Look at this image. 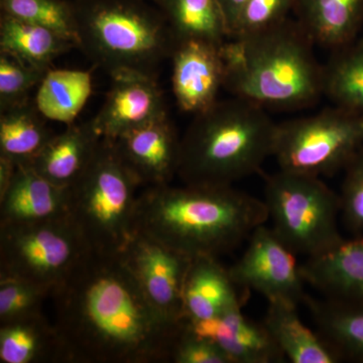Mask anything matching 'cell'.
I'll return each mask as SVG.
<instances>
[{
    "label": "cell",
    "mask_w": 363,
    "mask_h": 363,
    "mask_svg": "<svg viewBox=\"0 0 363 363\" xmlns=\"http://www.w3.org/2000/svg\"><path fill=\"white\" fill-rule=\"evenodd\" d=\"M51 297L62 362H169L181 323L154 309L119 253L88 252Z\"/></svg>",
    "instance_id": "6da1fadb"
},
{
    "label": "cell",
    "mask_w": 363,
    "mask_h": 363,
    "mask_svg": "<svg viewBox=\"0 0 363 363\" xmlns=\"http://www.w3.org/2000/svg\"><path fill=\"white\" fill-rule=\"evenodd\" d=\"M267 221L264 200L233 186L167 184L145 187L138 195L133 233L191 257H219L236 250Z\"/></svg>",
    "instance_id": "7a4b0ae2"
},
{
    "label": "cell",
    "mask_w": 363,
    "mask_h": 363,
    "mask_svg": "<svg viewBox=\"0 0 363 363\" xmlns=\"http://www.w3.org/2000/svg\"><path fill=\"white\" fill-rule=\"evenodd\" d=\"M300 23L231 38L221 47L224 87L234 96L277 109H298L324 94V68Z\"/></svg>",
    "instance_id": "3957f363"
},
{
    "label": "cell",
    "mask_w": 363,
    "mask_h": 363,
    "mask_svg": "<svg viewBox=\"0 0 363 363\" xmlns=\"http://www.w3.org/2000/svg\"><path fill=\"white\" fill-rule=\"evenodd\" d=\"M278 124L242 98L196 114L181 140L178 176L187 185L233 186L257 174L274 152Z\"/></svg>",
    "instance_id": "277c9868"
},
{
    "label": "cell",
    "mask_w": 363,
    "mask_h": 363,
    "mask_svg": "<svg viewBox=\"0 0 363 363\" xmlns=\"http://www.w3.org/2000/svg\"><path fill=\"white\" fill-rule=\"evenodd\" d=\"M77 18L79 48L111 76H156L176 44L166 18L130 0H97L77 11Z\"/></svg>",
    "instance_id": "5b68a950"
},
{
    "label": "cell",
    "mask_w": 363,
    "mask_h": 363,
    "mask_svg": "<svg viewBox=\"0 0 363 363\" xmlns=\"http://www.w3.org/2000/svg\"><path fill=\"white\" fill-rule=\"evenodd\" d=\"M140 186L114 143L102 140L89 167L68 188L67 216L90 252H121L133 233Z\"/></svg>",
    "instance_id": "8992f818"
},
{
    "label": "cell",
    "mask_w": 363,
    "mask_h": 363,
    "mask_svg": "<svg viewBox=\"0 0 363 363\" xmlns=\"http://www.w3.org/2000/svg\"><path fill=\"white\" fill-rule=\"evenodd\" d=\"M264 201L272 230L296 255L311 259L342 242L340 197L321 178L279 169L266 178Z\"/></svg>",
    "instance_id": "52a82bcc"
},
{
    "label": "cell",
    "mask_w": 363,
    "mask_h": 363,
    "mask_svg": "<svg viewBox=\"0 0 363 363\" xmlns=\"http://www.w3.org/2000/svg\"><path fill=\"white\" fill-rule=\"evenodd\" d=\"M363 145V116L342 107L278 124L274 152L279 169L318 177L346 168Z\"/></svg>",
    "instance_id": "ba28073f"
},
{
    "label": "cell",
    "mask_w": 363,
    "mask_h": 363,
    "mask_svg": "<svg viewBox=\"0 0 363 363\" xmlns=\"http://www.w3.org/2000/svg\"><path fill=\"white\" fill-rule=\"evenodd\" d=\"M89 252L68 216L0 226V277L26 279L51 292Z\"/></svg>",
    "instance_id": "9c48e42d"
},
{
    "label": "cell",
    "mask_w": 363,
    "mask_h": 363,
    "mask_svg": "<svg viewBox=\"0 0 363 363\" xmlns=\"http://www.w3.org/2000/svg\"><path fill=\"white\" fill-rule=\"evenodd\" d=\"M247 248L229 269L241 291H255L267 302L304 304L307 294L297 257L284 241L262 224L248 238Z\"/></svg>",
    "instance_id": "30bf717a"
},
{
    "label": "cell",
    "mask_w": 363,
    "mask_h": 363,
    "mask_svg": "<svg viewBox=\"0 0 363 363\" xmlns=\"http://www.w3.org/2000/svg\"><path fill=\"white\" fill-rule=\"evenodd\" d=\"M119 255L154 309L169 323L180 324L184 284L193 257L135 231Z\"/></svg>",
    "instance_id": "8fae6325"
},
{
    "label": "cell",
    "mask_w": 363,
    "mask_h": 363,
    "mask_svg": "<svg viewBox=\"0 0 363 363\" xmlns=\"http://www.w3.org/2000/svg\"><path fill=\"white\" fill-rule=\"evenodd\" d=\"M111 77V89L96 116L91 119L100 138L114 140L133 128L168 116L156 76L128 72Z\"/></svg>",
    "instance_id": "7c38bea8"
},
{
    "label": "cell",
    "mask_w": 363,
    "mask_h": 363,
    "mask_svg": "<svg viewBox=\"0 0 363 363\" xmlns=\"http://www.w3.org/2000/svg\"><path fill=\"white\" fill-rule=\"evenodd\" d=\"M221 47L207 40H176L172 87L182 111L196 116L218 101L225 78Z\"/></svg>",
    "instance_id": "4fadbf2b"
},
{
    "label": "cell",
    "mask_w": 363,
    "mask_h": 363,
    "mask_svg": "<svg viewBox=\"0 0 363 363\" xmlns=\"http://www.w3.org/2000/svg\"><path fill=\"white\" fill-rule=\"evenodd\" d=\"M111 142L142 186L167 185L178 175L181 140L168 116L133 128Z\"/></svg>",
    "instance_id": "5bb4252c"
},
{
    "label": "cell",
    "mask_w": 363,
    "mask_h": 363,
    "mask_svg": "<svg viewBox=\"0 0 363 363\" xmlns=\"http://www.w3.org/2000/svg\"><path fill=\"white\" fill-rule=\"evenodd\" d=\"M242 306H233L214 319L182 322L197 335L216 343L233 363L285 362V354L264 322L245 316Z\"/></svg>",
    "instance_id": "9a60e30c"
},
{
    "label": "cell",
    "mask_w": 363,
    "mask_h": 363,
    "mask_svg": "<svg viewBox=\"0 0 363 363\" xmlns=\"http://www.w3.org/2000/svg\"><path fill=\"white\" fill-rule=\"evenodd\" d=\"M67 208L68 188L45 180L30 164H21L6 192L0 197V226L63 218Z\"/></svg>",
    "instance_id": "2e32d148"
},
{
    "label": "cell",
    "mask_w": 363,
    "mask_h": 363,
    "mask_svg": "<svg viewBox=\"0 0 363 363\" xmlns=\"http://www.w3.org/2000/svg\"><path fill=\"white\" fill-rule=\"evenodd\" d=\"M248 293L236 286L218 257H193L184 284L183 320L214 319L233 306L245 304Z\"/></svg>",
    "instance_id": "e0dca14e"
},
{
    "label": "cell",
    "mask_w": 363,
    "mask_h": 363,
    "mask_svg": "<svg viewBox=\"0 0 363 363\" xmlns=\"http://www.w3.org/2000/svg\"><path fill=\"white\" fill-rule=\"evenodd\" d=\"M305 283L324 297L363 302V234L301 264Z\"/></svg>",
    "instance_id": "ac0fdd59"
},
{
    "label": "cell",
    "mask_w": 363,
    "mask_h": 363,
    "mask_svg": "<svg viewBox=\"0 0 363 363\" xmlns=\"http://www.w3.org/2000/svg\"><path fill=\"white\" fill-rule=\"evenodd\" d=\"M102 140L91 121H76L55 133L30 166L54 185L69 188L89 167Z\"/></svg>",
    "instance_id": "d6986e66"
},
{
    "label": "cell",
    "mask_w": 363,
    "mask_h": 363,
    "mask_svg": "<svg viewBox=\"0 0 363 363\" xmlns=\"http://www.w3.org/2000/svg\"><path fill=\"white\" fill-rule=\"evenodd\" d=\"M269 303L264 323L289 362L338 363L342 358L319 333L302 321L298 306L274 301Z\"/></svg>",
    "instance_id": "ffe728a7"
},
{
    "label": "cell",
    "mask_w": 363,
    "mask_h": 363,
    "mask_svg": "<svg viewBox=\"0 0 363 363\" xmlns=\"http://www.w3.org/2000/svg\"><path fill=\"white\" fill-rule=\"evenodd\" d=\"M298 23L314 44L338 50L357 37L363 0H296Z\"/></svg>",
    "instance_id": "44dd1931"
},
{
    "label": "cell",
    "mask_w": 363,
    "mask_h": 363,
    "mask_svg": "<svg viewBox=\"0 0 363 363\" xmlns=\"http://www.w3.org/2000/svg\"><path fill=\"white\" fill-rule=\"evenodd\" d=\"M304 304L317 331L342 360L363 363V302L307 295Z\"/></svg>",
    "instance_id": "7402d4cb"
},
{
    "label": "cell",
    "mask_w": 363,
    "mask_h": 363,
    "mask_svg": "<svg viewBox=\"0 0 363 363\" xmlns=\"http://www.w3.org/2000/svg\"><path fill=\"white\" fill-rule=\"evenodd\" d=\"M0 362H62L54 324L43 313L0 324Z\"/></svg>",
    "instance_id": "603a6c76"
},
{
    "label": "cell",
    "mask_w": 363,
    "mask_h": 363,
    "mask_svg": "<svg viewBox=\"0 0 363 363\" xmlns=\"http://www.w3.org/2000/svg\"><path fill=\"white\" fill-rule=\"evenodd\" d=\"M93 92L92 73L74 69H49L37 87L35 104L47 121H77Z\"/></svg>",
    "instance_id": "cb8c5ba5"
},
{
    "label": "cell",
    "mask_w": 363,
    "mask_h": 363,
    "mask_svg": "<svg viewBox=\"0 0 363 363\" xmlns=\"http://www.w3.org/2000/svg\"><path fill=\"white\" fill-rule=\"evenodd\" d=\"M55 135L35 101L0 111V157L30 164Z\"/></svg>",
    "instance_id": "d4e9b609"
},
{
    "label": "cell",
    "mask_w": 363,
    "mask_h": 363,
    "mask_svg": "<svg viewBox=\"0 0 363 363\" xmlns=\"http://www.w3.org/2000/svg\"><path fill=\"white\" fill-rule=\"evenodd\" d=\"M76 45L58 33L1 13L0 51L38 68L51 69L55 61Z\"/></svg>",
    "instance_id": "484cf974"
},
{
    "label": "cell",
    "mask_w": 363,
    "mask_h": 363,
    "mask_svg": "<svg viewBox=\"0 0 363 363\" xmlns=\"http://www.w3.org/2000/svg\"><path fill=\"white\" fill-rule=\"evenodd\" d=\"M176 40H201L223 45L229 38L217 0H160Z\"/></svg>",
    "instance_id": "4316f807"
},
{
    "label": "cell",
    "mask_w": 363,
    "mask_h": 363,
    "mask_svg": "<svg viewBox=\"0 0 363 363\" xmlns=\"http://www.w3.org/2000/svg\"><path fill=\"white\" fill-rule=\"evenodd\" d=\"M324 68V94L335 106L363 116V40L336 50Z\"/></svg>",
    "instance_id": "83f0119b"
},
{
    "label": "cell",
    "mask_w": 363,
    "mask_h": 363,
    "mask_svg": "<svg viewBox=\"0 0 363 363\" xmlns=\"http://www.w3.org/2000/svg\"><path fill=\"white\" fill-rule=\"evenodd\" d=\"M1 13L50 28L79 48L77 11L64 0H0Z\"/></svg>",
    "instance_id": "f1b7e54d"
},
{
    "label": "cell",
    "mask_w": 363,
    "mask_h": 363,
    "mask_svg": "<svg viewBox=\"0 0 363 363\" xmlns=\"http://www.w3.org/2000/svg\"><path fill=\"white\" fill-rule=\"evenodd\" d=\"M47 72L0 51V111L30 100L28 94L40 85Z\"/></svg>",
    "instance_id": "f546056e"
},
{
    "label": "cell",
    "mask_w": 363,
    "mask_h": 363,
    "mask_svg": "<svg viewBox=\"0 0 363 363\" xmlns=\"http://www.w3.org/2000/svg\"><path fill=\"white\" fill-rule=\"evenodd\" d=\"M51 291L26 279L0 277V324L42 313Z\"/></svg>",
    "instance_id": "4dcf8cb0"
},
{
    "label": "cell",
    "mask_w": 363,
    "mask_h": 363,
    "mask_svg": "<svg viewBox=\"0 0 363 363\" xmlns=\"http://www.w3.org/2000/svg\"><path fill=\"white\" fill-rule=\"evenodd\" d=\"M296 0H247L230 38L262 32L288 20Z\"/></svg>",
    "instance_id": "1f68e13d"
},
{
    "label": "cell",
    "mask_w": 363,
    "mask_h": 363,
    "mask_svg": "<svg viewBox=\"0 0 363 363\" xmlns=\"http://www.w3.org/2000/svg\"><path fill=\"white\" fill-rule=\"evenodd\" d=\"M341 221L352 235L363 234V145L344 169Z\"/></svg>",
    "instance_id": "d6a6232c"
},
{
    "label": "cell",
    "mask_w": 363,
    "mask_h": 363,
    "mask_svg": "<svg viewBox=\"0 0 363 363\" xmlns=\"http://www.w3.org/2000/svg\"><path fill=\"white\" fill-rule=\"evenodd\" d=\"M169 362L233 363L216 343L197 335L183 322H181L180 331L172 346Z\"/></svg>",
    "instance_id": "836d02e7"
},
{
    "label": "cell",
    "mask_w": 363,
    "mask_h": 363,
    "mask_svg": "<svg viewBox=\"0 0 363 363\" xmlns=\"http://www.w3.org/2000/svg\"><path fill=\"white\" fill-rule=\"evenodd\" d=\"M217 1L220 6L222 13L225 18L227 30H228L229 38H230L241 9L247 0H217Z\"/></svg>",
    "instance_id": "e575fe53"
},
{
    "label": "cell",
    "mask_w": 363,
    "mask_h": 363,
    "mask_svg": "<svg viewBox=\"0 0 363 363\" xmlns=\"http://www.w3.org/2000/svg\"><path fill=\"white\" fill-rule=\"evenodd\" d=\"M16 164L7 157H0V197L6 192L16 174Z\"/></svg>",
    "instance_id": "d590c367"
}]
</instances>
